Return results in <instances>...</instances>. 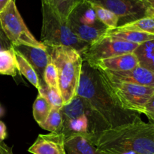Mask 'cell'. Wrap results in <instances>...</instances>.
I'll list each match as a JSON object with an SVG mask.
<instances>
[{"mask_svg": "<svg viewBox=\"0 0 154 154\" xmlns=\"http://www.w3.org/2000/svg\"><path fill=\"white\" fill-rule=\"evenodd\" d=\"M63 117V132L65 138L83 135L96 144L102 133L110 129L102 117L88 102L77 95L60 109Z\"/></svg>", "mask_w": 154, "mask_h": 154, "instance_id": "3957f363", "label": "cell"}, {"mask_svg": "<svg viewBox=\"0 0 154 154\" xmlns=\"http://www.w3.org/2000/svg\"><path fill=\"white\" fill-rule=\"evenodd\" d=\"M102 72L113 83H128L154 87V71L140 66L126 72Z\"/></svg>", "mask_w": 154, "mask_h": 154, "instance_id": "30bf717a", "label": "cell"}, {"mask_svg": "<svg viewBox=\"0 0 154 154\" xmlns=\"http://www.w3.org/2000/svg\"><path fill=\"white\" fill-rule=\"evenodd\" d=\"M44 45L57 69L60 94L63 104L66 105L77 96L84 60L81 54L72 48Z\"/></svg>", "mask_w": 154, "mask_h": 154, "instance_id": "277c9868", "label": "cell"}, {"mask_svg": "<svg viewBox=\"0 0 154 154\" xmlns=\"http://www.w3.org/2000/svg\"><path fill=\"white\" fill-rule=\"evenodd\" d=\"M152 8H153V7H152Z\"/></svg>", "mask_w": 154, "mask_h": 154, "instance_id": "d590c367", "label": "cell"}, {"mask_svg": "<svg viewBox=\"0 0 154 154\" xmlns=\"http://www.w3.org/2000/svg\"><path fill=\"white\" fill-rule=\"evenodd\" d=\"M117 29L129 30L154 35V8L150 6L144 17L124 25L116 27Z\"/></svg>", "mask_w": 154, "mask_h": 154, "instance_id": "ac0fdd59", "label": "cell"}, {"mask_svg": "<svg viewBox=\"0 0 154 154\" xmlns=\"http://www.w3.org/2000/svg\"><path fill=\"white\" fill-rule=\"evenodd\" d=\"M138 46V44L104 36L88 47L83 54L82 58L84 61L92 65L99 60L133 53Z\"/></svg>", "mask_w": 154, "mask_h": 154, "instance_id": "ba28073f", "label": "cell"}, {"mask_svg": "<svg viewBox=\"0 0 154 154\" xmlns=\"http://www.w3.org/2000/svg\"><path fill=\"white\" fill-rule=\"evenodd\" d=\"M7 138V129L6 126L2 121L0 120V141H3Z\"/></svg>", "mask_w": 154, "mask_h": 154, "instance_id": "4dcf8cb0", "label": "cell"}, {"mask_svg": "<svg viewBox=\"0 0 154 154\" xmlns=\"http://www.w3.org/2000/svg\"><path fill=\"white\" fill-rule=\"evenodd\" d=\"M133 53L140 66L154 71V39L139 45Z\"/></svg>", "mask_w": 154, "mask_h": 154, "instance_id": "d6986e66", "label": "cell"}, {"mask_svg": "<svg viewBox=\"0 0 154 154\" xmlns=\"http://www.w3.org/2000/svg\"><path fill=\"white\" fill-rule=\"evenodd\" d=\"M19 73L14 48L0 51V75L17 76Z\"/></svg>", "mask_w": 154, "mask_h": 154, "instance_id": "ffe728a7", "label": "cell"}, {"mask_svg": "<svg viewBox=\"0 0 154 154\" xmlns=\"http://www.w3.org/2000/svg\"><path fill=\"white\" fill-rule=\"evenodd\" d=\"M66 154H108L101 150L87 137L74 135L65 141Z\"/></svg>", "mask_w": 154, "mask_h": 154, "instance_id": "9a60e30c", "label": "cell"}, {"mask_svg": "<svg viewBox=\"0 0 154 154\" xmlns=\"http://www.w3.org/2000/svg\"><path fill=\"white\" fill-rule=\"evenodd\" d=\"M0 23L13 46L23 45L45 49L44 44L38 41L27 28L14 0H11L0 13Z\"/></svg>", "mask_w": 154, "mask_h": 154, "instance_id": "8992f818", "label": "cell"}, {"mask_svg": "<svg viewBox=\"0 0 154 154\" xmlns=\"http://www.w3.org/2000/svg\"><path fill=\"white\" fill-rule=\"evenodd\" d=\"M105 36L138 45H141L147 41L154 39V35L153 34L129 30L117 29L116 28L108 29Z\"/></svg>", "mask_w": 154, "mask_h": 154, "instance_id": "e0dca14e", "label": "cell"}, {"mask_svg": "<svg viewBox=\"0 0 154 154\" xmlns=\"http://www.w3.org/2000/svg\"><path fill=\"white\" fill-rule=\"evenodd\" d=\"M91 3V2H90ZM93 9L96 14L99 20L108 29H114L119 26L118 17L113 12L98 5L93 4Z\"/></svg>", "mask_w": 154, "mask_h": 154, "instance_id": "d4e9b609", "label": "cell"}, {"mask_svg": "<svg viewBox=\"0 0 154 154\" xmlns=\"http://www.w3.org/2000/svg\"><path fill=\"white\" fill-rule=\"evenodd\" d=\"M42 43L44 45H60L72 48L82 57L90 45L78 38L72 32L67 20L60 17L45 2H42Z\"/></svg>", "mask_w": 154, "mask_h": 154, "instance_id": "5b68a950", "label": "cell"}, {"mask_svg": "<svg viewBox=\"0 0 154 154\" xmlns=\"http://www.w3.org/2000/svg\"><path fill=\"white\" fill-rule=\"evenodd\" d=\"M109 83L122 106L125 109L140 114H142L144 107L154 95L153 87L128 83H113L110 81Z\"/></svg>", "mask_w": 154, "mask_h": 154, "instance_id": "52a82bcc", "label": "cell"}, {"mask_svg": "<svg viewBox=\"0 0 154 154\" xmlns=\"http://www.w3.org/2000/svg\"><path fill=\"white\" fill-rule=\"evenodd\" d=\"M96 145L105 151L154 154V125L140 118L108 129L99 136Z\"/></svg>", "mask_w": 154, "mask_h": 154, "instance_id": "7a4b0ae2", "label": "cell"}, {"mask_svg": "<svg viewBox=\"0 0 154 154\" xmlns=\"http://www.w3.org/2000/svg\"><path fill=\"white\" fill-rule=\"evenodd\" d=\"M11 1V0H0V13L5 8L6 6Z\"/></svg>", "mask_w": 154, "mask_h": 154, "instance_id": "1f68e13d", "label": "cell"}, {"mask_svg": "<svg viewBox=\"0 0 154 154\" xmlns=\"http://www.w3.org/2000/svg\"><path fill=\"white\" fill-rule=\"evenodd\" d=\"M3 114H4V109H3V108L2 107V105H0V117H1Z\"/></svg>", "mask_w": 154, "mask_h": 154, "instance_id": "836d02e7", "label": "cell"}, {"mask_svg": "<svg viewBox=\"0 0 154 154\" xmlns=\"http://www.w3.org/2000/svg\"><path fill=\"white\" fill-rule=\"evenodd\" d=\"M15 55H16V60L19 73L23 75L29 81L30 84H32L38 90L41 88V81L35 69L29 63V62L20 54L17 52L16 51H15Z\"/></svg>", "mask_w": 154, "mask_h": 154, "instance_id": "44dd1931", "label": "cell"}, {"mask_svg": "<svg viewBox=\"0 0 154 154\" xmlns=\"http://www.w3.org/2000/svg\"><path fill=\"white\" fill-rule=\"evenodd\" d=\"M49 1L50 0H42V2H45L47 4H49Z\"/></svg>", "mask_w": 154, "mask_h": 154, "instance_id": "e575fe53", "label": "cell"}, {"mask_svg": "<svg viewBox=\"0 0 154 154\" xmlns=\"http://www.w3.org/2000/svg\"><path fill=\"white\" fill-rule=\"evenodd\" d=\"M84 0H50L51 7L61 18L68 20L73 9Z\"/></svg>", "mask_w": 154, "mask_h": 154, "instance_id": "603a6c76", "label": "cell"}, {"mask_svg": "<svg viewBox=\"0 0 154 154\" xmlns=\"http://www.w3.org/2000/svg\"><path fill=\"white\" fill-rule=\"evenodd\" d=\"M13 48L14 51L20 54L32 66L38 76L41 84L45 83L44 72L48 63L51 62V57L46 49L23 45L13 46Z\"/></svg>", "mask_w": 154, "mask_h": 154, "instance_id": "7c38bea8", "label": "cell"}, {"mask_svg": "<svg viewBox=\"0 0 154 154\" xmlns=\"http://www.w3.org/2000/svg\"><path fill=\"white\" fill-rule=\"evenodd\" d=\"M38 93L46 98L51 108L61 109L63 105H64L61 94L56 90L50 88L45 83L41 84V88L38 90Z\"/></svg>", "mask_w": 154, "mask_h": 154, "instance_id": "484cf974", "label": "cell"}, {"mask_svg": "<svg viewBox=\"0 0 154 154\" xmlns=\"http://www.w3.org/2000/svg\"><path fill=\"white\" fill-rule=\"evenodd\" d=\"M142 114L148 118L150 123L154 125V95L144 107Z\"/></svg>", "mask_w": 154, "mask_h": 154, "instance_id": "83f0119b", "label": "cell"}, {"mask_svg": "<svg viewBox=\"0 0 154 154\" xmlns=\"http://www.w3.org/2000/svg\"><path fill=\"white\" fill-rule=\"evenodd\" d=\"M12 48H13V45L6 36L0 23V51H6Z\"/></svg>", "mask_w": 154, "mask_h": 154, "instance_id": "f1b7e54d", "label": "cell"}, {"mask_svg": "<svg viewBox=\"0 0 154 154\" xmlns=\"http://www.w3.org/2000/svg\"><path fill=\"white\" fill-rule=\"evenodd\" d=\"M68 19L83 25L98 27V28H107L99 20L93 5L87 0H84L78 5L73 9Z\"/></svg>", "mask_w": 154, "mask_h": 154, "instance_id": "5bb4252c", "label": "cell"}, {"mask_svg": "<svg viewBox=\"0 0 154 154\" xmlns=\"http://www.w3.org/2000/svg\"><path fill=\"white\" fill-rule=\"evenodd\" d=\"M51 106L45 96L39 94L33 104V117L40 126L48 118Z\"/></svg>", "mask_w": 154, "mask_h": 154, "instance_id": "7402d4cb", "label": "cell"}, {"mask_svg": "<svg viewBox=\"0 0 154 154\" xmlns=\"http://www.w3.org/2000/svg\"><path fill=\"white\" fill-rule=\"evenodd\" d=\"M111 11L118 17L119 26L133 22L147 14L149 4L144 0H87Z\"/></svg>", "mask_w": 154, "mask_h": 154, "instance_id": "9c48e42d", "label": "cell"}, {"mask_svg": "<svg viewBox=\"0 0 154 154\" xmlns=\"http://www.w3.org/2000/svg\"><path fill=\"white\" fill-rule=\"evenodd\" d=\"M77 95L88 102L110 127L131 123L141 118L140 114L123 108L113 92L103 72L83 62Z\"/></svg>", "mask_w": 154, "mask_h": 154, "instance_id": "6da1fadb", "label": "cell"}, {"mask_svg": "<svg viewBox=\"0 0 154 154\" xmlns=\"http://www.w3.org/2000/svg\"><path fill=\"white\" fill-rule=\"evenodd\" d=\"M65 141L66 138L62 132L38 135L28 151L32 154H66Z\"/></svg>", "mask_w": 154, "mask_h": 154, "instance_id": "8fae6325", "label": "cell"}, {"mask_svg": "<svg viewBox=\"0 0 154 154\" xmlns=\"http://www.w3.org/2000/svg\"><path fill=\"white\" fill-rule=\"evenodd\" d=\"M40 127L51 132H57V133L62 132L63 117H62L60 109L51 108L48 118L42 125H40Z\"/></svg>", "mask_w": 154, "mask_h": 154, "instance_id": "cb8c5ba5", "label": "cell"}, {"mask_svg": "<svg viewBox=\"0 0 154 154\" xmlns=\"http://www.w3.org/2000/svg\"><path fill=\"white\" fill-rule=\"evenodd\" d=\"M44 82L53 90H56L60 93V87H59L58 75L56 67L53 64L52 62H50L47 67L45 68L44 72Z\"/></svg>", "mask_w": 154, "mask_h": 154, "instance_id": "4316f807", "label": "cell"}, {"mask_svg": "<svg viewBox=\"0 0 154 154\" xmlns=\"http://www.w3.org/2000/svg\"><path fill=\"white\" fill-rule=\"evenodd\" d=\"M90 66L99 70L107 72H126L135 69V67L139 66V64L135 54L129 53L99 60Z\"/></svg>", "mask_w": 154, "mask_h": 154, "instance_id": "4fadbf2b", "label": "cell"}, {"mask_svg": "<svg viewBox=\"0 0 154 154\" xmlns=\"http://www.w3.org/2000/svg\"><path fill=\"white\" fill-rule=\"evenodd\" d=\"M144 1H145L147 4H149V5L154 8V0H144Z\"/></svg>", "mask_w": 154, "mask_h": 154, "instance_id": "d6a6232c", "label": "cell"}, {"mask_svg": "<svg viewBox=\"0 0 154 154\" xmlns=\"http://www.w3.org/2000/svg\"><path fill=\"white\" fill-rule=\"evenodd\" d=\"M0 154H14L11 147L0 141Z\"/></svg>", "mask_w": 154, "mask_h": 154, "instance_id": "f546056e", "label": "cell"}, {"mask_svg": "<svg viewBox=\"0 0 154 154\" xmlns=\"http://www.w3.org/2000/svg\"><path fill=\"white\" fill-rule=\"evenodd\" d=\"M68 23L74 33L83 42L92 45L103 38L108 30L107 28H98L78 23L71 20H67Z\"/></svg>", "mask_w": 154, "mask_h": 154, "instance_id": "2e32d148", "label": "cell"}]
</instances>
